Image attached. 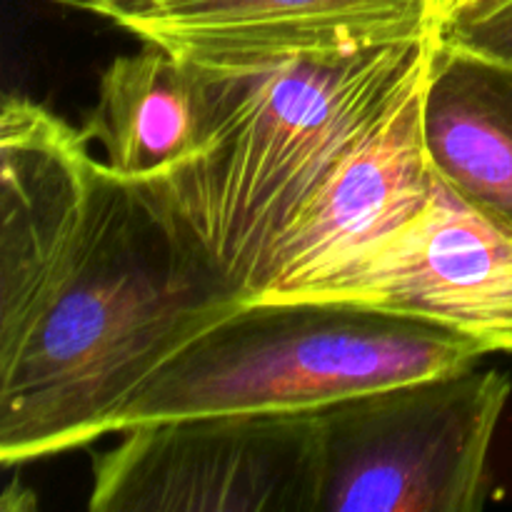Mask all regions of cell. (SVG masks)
<instances>
[{"label":"cell","mask_w":512,"mask_h":512,"mask_svg":"<svg viewBox=\"0 0 512 512\" xmlns=\"http://www.w3.org/2000/svg\"><path fill=\"white\" fill-rule=\"evenodd\" d=\"M435 183L420 80L295 215L275 245L268 288L258 300L318 298L358 273L423 218Z\"/></svg>","instance_id":"cell-6"},{"label":"cell","mask_w":512,"mask_h":512,"mask_svg":"<svg viewBox=\"0 0 512 512\" xmlns=\"http://www.w3.org/2000/svg\"><path fill=\"white\" fill-rule=\"evenodd\" d=\"M423 140L435 175L512 233V65L440 35L423 78Z\"/></svg>","instance_id":"cell-10"},{"label":"cell","mask_w":512,"mask_h":512,"mask_svg":"<svg viewBox=\"0 0 512 512\" xmlns=\"http://www.w3.org/2000/svg\"><path fill=\"white\" fill-rule=\"evenodd\" d=\"M93 512H318V413L193 415L123 430Z\"/></svg>","instance_id":"cell-5"},{"label":"cell","mask_w":512,"mask_h":512,"mask_svg":"<svg viewBox=\"0 0 512 512\" xmlns=\"http://www.w3.org/2000/svg\"><path fill=\"white\" fill-rule=\"evenodd\" d=\"M55 5H65V8H75V10H85L93 0H50Z\"/></svg>","instance_id":"cell-14"},{"label":"cell","mask_w":512,"mask_h":512,"mask_svg":"<svg viewBox=\"0 0 512 512\" xmlns=\"http://www.w3.org/2000/svg\"><path fill=\"white\" fill-rule=\"evenodd\" d=\"M512 383L455 370L318 413V512H475Z\"/></svg>","instance_id":"cell-4"},{"label":"cell","mask_w":512,"mask_h":512,"mask_svg":"<svg viewBox=\"0 0 512 512\" xmlns=\"http://www.w3.org/2000/svg\"><path fill=\"white\" fill-rule=\"evenodd\" d=\"M485 350L425 320L345 300H250L170 355L113 433L193 415L320 413L340 400L473 368Z\"/></svg>","instance_id":"cell-3"},{"label":"cell","mask_w":512,"mask_h":512,"mask_svg":"<svg viewBox=\"0 0 512 512\" xmlns=\"http://www.w3.org/2000/svg\"><path fill=\"white\" fill-rule=\"evenodd\" d=\"M440 35L308 55H180L203 93V145L138 183L188 228L243 303L258 300L295 215L423 80Z\"/></svg>","instance_id":"cell-2"},{"label":"cell","mask_w":512,"mask_h":512,"mask_svg":"<svg viewBox=\"0 0 512 512\" xmlns=\"http://www.w3.org/2000/svg\"><path fill=\"white\" fill-rule=\"evenodd\" d=\"M98 158L83 130L38 100L0 108V340L28 320L75 238Z\"/></svg>","instance_id":"cell-9"},{"label":"cell","mask_w":512,"mask_h":512,"mask_svg":"<svg viewBox=\"0 0 512 512\" xmlns=\"http://www.w3.org/2000/svg\"><path fill=\"white\" fill-rule=\"evenodd\" d=\"M443 38L470 53L512 65V3L485 18L443 28Z\"/></svg>","instance_id":"cell-12"},{"label":"cell","mask_w":512,"mask_h":512,"mask_svg":"<svg viewBox=\"0 0 512 512\" xmlns=\"http://www.w3.org/2000/svg\"><path fill=\"white\" fill-rule=\"evenodd\" d=\"M238 305L188 228L98 160L78 233L28 320L0 340V463L110 435L130 395Z\"/></svg>","instance_id":"cell-1"},{"label":"cell","mask_w":512,"mask_h":512,"mask_svg":"<svg viewBox=\"0 0 512 512\" xmlns=\"http://www.w3.org/2000/svg\"><path fill=\"white\" fill-rule=\"evenodd\" d=\"M83 135L113 173L153 180L178 168L205 138V105L188 60L150 45L105 68Z\"/></svg>","instance_id":"cell-11"},{"label":"cell","mask_w":512,"mask_h":512,"mask_svg":"<svg viewBox=\"0 0 512 512\" xmlns=\"http://www.w3.org/2000/svg\"><path fill=\"white\" fill-rule=\"evenodd\" d=\"M508 3L512 0H443L440 3V23H443V28L468 23V20L485 18V15L495 13Z\"/></svg>","instance_id":"cell-13"},{"label":"cell","mask_w":512,"mask_h":512,"mask_svg":"<svg viewBox=\"0 0 512 512\" xmlns=\"http://www.w3.org/2000/svg\"><path fill=\"white\" fill-rule=\"evenodd\" d=\"M315 300L408 315L485 353H512V233L438 178L430 208L403 238Z\"/></svg>","instance_id":"cell-7"},{"label":"cell","mask_w":512,"mask_h":512,"mask_svg":"<svg viewBox=\"0 0 512 512\" xmlns=\"http://www.w3.org/2000/svg\"><path fill=\"white\" fill-rule=\"evenodd\" d=\"M443 0H93L135 38L185 58H268L435 35Z\"/></svg>","instance_id":"cell-8"}]
</instances>
